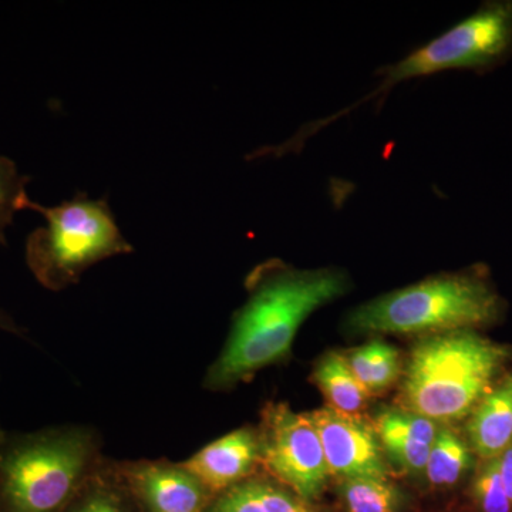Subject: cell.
Instances as JSON below:
<instances>
[{
    "instance_id": "cell-7",
    "label": "cell",
    "mask_w": 512,
    "mask_h": 512,
    "mask_svg": "<svg viewBox=\"0 0 512 512\" xmlns=\"http://www.w3.org/2000/svg\"><path fill=\"white\" fill-rule=\"evenodd\" d=\"M261 464L278 483L312 503L325 490L329 468L318 430L309 414L284 403H269L258 429Z\"/></svg>"
},
{
    "instance_id": "cell-12",
    "label": "cell",
    "mask_w": 512,
    "mask_h": 512,
    "mask_svg": "<svg viewBox=\"0 0 512 512\" xmlns=\"http://www.w3.org/2000/svg\"><path fill=\"white\" fill-rule=\"evenodd\" d=\"M468 440L481 460H491L512 446V373L494 384L468 421Z\"/></svg>"
},
{
    "instance_id": "cell-4",
    "label": "cell",
    "mask_w": 512,
    "mask_h": 512,
    "mask_svg": "<svg viewBox=\"0 0 512 512\" xmlns=\"http://www.w3.org/2000/svg\"><path fill=\"white\" fill-rule=\"evenodd\" d=\"M508 356L505 346L476 330L421 339L404 370V410L439 424L470 416L497 383Z\"/></svg>"
},
{
    "instance_id": "cell-3",
    "label": "cell",
    "mask_w": 512,
    "mask_h": 512,
    "mask_svg": "<svg viewBox=\"0 0 512 512\" xmlns=\"http://www.w3.org/2000/svg\"><path fill=\"white\" fill-rule=\"evenodd\" d=\"M504 299L483 266L440 274L362 303L349 313L353 332L441 335L494 325Z\"/></svg>"
},
{
    "instance_id": "cell-6",
    "label": "cell",
    "mask_w": 512,
    "mask_h": 512,
    "mask_svg": "<svg viewBox=\"0 0 512 512\" xmlns=\"http://www.w3.org/2000/svg\"><path fill=\"white\" fill-rule=\"evenodd\" d=\"M26 210L39 212L46 220L45 227L35 229L26 241V264L49 291H63L77 284L90 266L134 251L106 200L77 192L73 200L56 207L30 200Z\"/></svg>"
},
{
    "instance_id": "cell-21",
    "label": "cell",
    "mask_w": 512,
    "mask_h": 512,
    "mask_svg": "<svg viewBox=\"0 0 512 512\" xmlns=\"http://www.w3.org/2000/svg\"><path fill=\"white\" fill-rule=\"evenodd\" d=\"M498 468H500L501 480H503L505 493L512 504V446L498 457Z\"/></svg>"
},
{
    "instance_id": "cell-17",
    "label": "cell",
    "mask_w": 512,
    "mask_h": 512,
    "mask_svg": "<svg viewBox=\"0 0 512 512\" xmlns=\"http://www.w3.org/2000/svg\"><path fill=\"white\" fill-rule=\"evenodd\" d=\"M346 360L353 375L370 394L383 392L399 377V352L382 340L352 350Z\"/></svg>"
},
{
    "instance_id": "cell-8",
    "label": "cell",
    "mask_w": 512,
    "mask_h": 512,
    "mask_svg": "<svg viewBox=\"0 0 512 512\" xmlns=\"http://www.w3.org/2000/svg\"><path fill=\"white\" fill-rule=\"evenodd\" d=\"M117 470L140 512H207L214 500L183 463L117 461Z\"/></svg>"
},
{
    "instance_id": "cell-5",
    "label": "cell",
    "mask_w": 512,
    "mask_h": 512,
    "mask_svg": "<svg viewBox=\"0 0 512 512\" xmlns=\"http://www.w3.org/2000/svg\"><path fill=\"white\" fill-rule=\"evenodd\" d=\"M511 57L512 0H485L471 15L446 32L417 47L396 63L377 70L380 83L373 92L328 119L306 124L299 130V137L302 141L308 140L360 104L389 94L397 84L450 70H467L483 76L503 67Z\"/></svg>"
},
{
    "instance_id": "cell-2",
    "label": "cell",
    "mask_w": 512,
    "mask_h": 512,
    "mask_svg": "<svg viewBox=\"0 0 512 512\" xmlns=\"http://www.w3.org/2000/svg\"><path fill=\"white\" fill-rule=\"evenodd\" d=\"M99 431L63 424L5 431L0 439V512H63L104 458Z\"/></svg>"
},
{
    "instance_id": "cell-20",
    "label": "cell",
    "mask_w": 512,
    "mask_h": 512,
    "mask_svg": "<svg viewBox=\"0 0 512 512\" xmlns=\"http://www.w3.org/2000/svg\"><path fill=\"white\" fill-rule=\"evenodd\" d=\"M473 497L483 512H511L512 504L501 480L498 457L483 460L474 477Z\"/></svg>"
},
{
    "instance_id": "cell-16",
    "label": "cell",
    "mask_w": 512,
    "mask_h": 512,
    "mask_svg": "<svg viewBox=\"0 0 512 512\" xmlns=\"http://www.w3.org/2000/svg\"><path fill=\"white\" fill-rule=\"evenodd\" d=\"M473 450L456 431L440 427L424 474L434 487H453L473 467Z\"/></svg>"
},
{
    "instance_id": "cell-23",
    "label": "cell",
    "mask_w": 512,
    "mask_h": 512,
    "mask_svg": "<svg viewBox=\"0 0 512 512\" xmlns=\"http://www.w3.org/2000/svg\"><path fill=\"white\" fill-rule=\"evenodd\" d=\"M6 430L2 429V426H0V439H2L3 434H5Z\"/></svg>"
},
{
    "instance_id": "cell-22",
    "label": "cell",
    "mask_w": 512,
    "mask_h": 512,
    "mask_svg": "<svg viewBox=\"0 0 512 512\" xmlns=\"http://www.w3.org/2000/svg\"><path fill=\"white\" fill-rule=\"evenodd\" d=\"M0 330L3 332L12 333V335L18 336V338H25L26 330L22 328V326L18 325L15 322V319L6 313L5 311H0Z\"/></svg>"
},
{
    "instance_id": "cell-1",
    "label": "cell",
    "mask_w": 512,
    "mask_h": 512,
    "mask_svg": "<svg viewBox=\"0 0 512 512\" xmlns=\"http://www.w3.org/2000/svg\"><path fill=\"white\" fill-rule=\"evenodd\" d=\"M350 288L345 269H299L279 259L256 266L247 278L248 299L235 312L227 342L205 373L204 389L225 392L284 362L305 320Z\"/></svg>"
},
{
    "instance_id": "cell-9",
    "label": "cell",
    "mask_w": 512,
    "mask_h": 512,
    "mask_svg": "<svg viewBox=\"0 0 512 512\" xmlns=\"http://www.w3.org/2000/svg\"><path fill=\"white\" fill-rule=\"evenodd\" d=\"M318 430L329 474L340 480L387 478L390 470L376 430L356 416L326 407L309 413Z\"/></svg>"
},
{
    "instance_id": "cell-11",
    "label": "cell",
    "mask_w": 512,
    "mask_h": 512,
    "mask_svg": "<svg viewBox=\"0 0 512 512\" xmlns=\"http://www.w3.org/2000/svg\"><path fill=\"white\" fill-rule=\"evenodd\" d=\"M375 430L394 463L410 473H424L440 424L407 410H387L377 417Z\"/></svg>"
},
{
    "instance_id": "cell-19",
    "label": "cell",
    "mask_w": 512,
    "mask_h": 512,
    "mask_svg": "<svg viewBox=\"0 0 512 512\" xmlns=\"http://www.w3.org/2000/svg\"><path fill=\"white\" fill-rule=\"evenodd\" d=\"M32 178L19 173L18 165L0 156V245L6 247V229L13 224L16 212L26 210L30 201L26 185Z\"/></svg>"
},
{
    "instance_id": "cell-18",
    "label": "cell",
    "mask_w": 512,
    "mask_h": 512,
    "mask_svg": "<svg viewBox=\"0 0 512 512\" xmlns=\"http://www.w3.org/2000/svg\"><path fill=\"white\" fill-rule=\"evenodd\" d=\"M348 512H400L406 503L403 491L387 478H350L340 487Z\"/></svg>"
},
{
    "instance_id": "cell-10",
    "label": "cell",
    "mask_w": 512,
    "mask_h": 512,
    "mask_svg": "<svg viewBox=\"0 0 512 512\" xmlns=\"http://www.w3.org/2000/svg\"><path fill=\"white\" fill-rule=\"evenodd\" d=\"M214 498L259 473L258 429L241 427L202 447L183 461Z\"/></svg>"
},
{
    "instance_id": "cell-14",
    "label": "cell",
    "mask_w": 512,
    "mask_h": 512,
    "mask_svg": "<svg viewBox=\"0 0 512 512\" xmlns=\"http://www.w3.org/2000/svg\"><path fill=\"white\" fill-rule=\"evenodd\" d=\"M63 512H140L117 470V460L104 456Z\"/></svg>"
},
{
    "instance_id": "cell-13",
    "label": "cell",
    "mask_w": 512,
    "mask_h": 512,
    "mask_svg": "<svg viewBox=\"0 0 512 512\" xmlns=\"http://www.w3.org/2000/svg\"><path fill=\"white\" fill-rule=\"evenodd\" d=\"M207 512H318L269 474L255 476L212 500Z\"/></svg>"
},
{
    "instance_id": "cell-15",
    "label": "cell",
    "mask_w": 512,
    "mask_h": 512,
    "mask_svg": "<svg viewBox=\"0 0 512 512\" xmlns=\"http://www.w3.org/2000/svg\"><path fill=\"white\" fill-rule=\"evenodd\" d=\"M315 380L328 399L330 409L348 416L362 412L372 396L353 375L346 356L340 353L330 352L320 359Z\"/></svg>"
}]
</instances>
